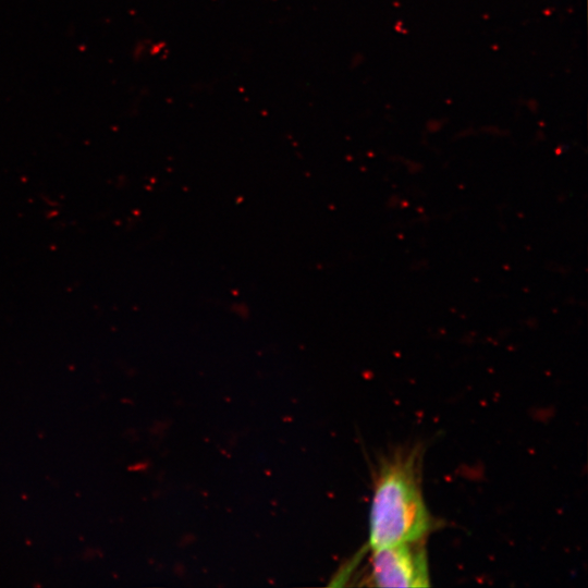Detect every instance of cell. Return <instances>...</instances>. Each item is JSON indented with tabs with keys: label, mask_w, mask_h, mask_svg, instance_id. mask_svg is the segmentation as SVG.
<instances>
[{
	"label": "cell",
	"mask_w": 588,
	"mask_h": 588,
	"mask_svg": "<svg viewBox=\"0 0 588 588\" xmlns=\"http://www.w3.org/2000/svg\"><path fill=\"white\" fill-rule=\"evenodd\" d=\"M367 580L377 587H429L424 539L371 550Z\"/></svg>",
	"instance_id": "obj_2"
},
{
	"label": "cell",
	"mask_w": 588,
	"mask_h": 588,
	"mask_svg": "<svg viewBox=\"0 0 588 588\" xmlns=\"http://www.w3.org/2000/svg\"><path fill=\"white\" fill-rule=\"evenodd\" d=\"M421 449H399L378 467L369 515L370 550L422 540L433 528L421 490Z\"/></svg>",
	"instance_id": "obj_1"
}]
</instances>
